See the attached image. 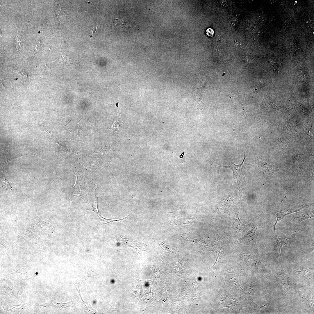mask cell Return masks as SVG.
<instances>
[{
    "label": "cell",
    "instance_id": "10",
    "mask_svg": "<svg viewBox=\"0 0 314 314\" xmlns=\"http://www.w3.org/2000/svg\"><path fill=\"white\" fill-rule=\"evenodd\" d=\"M56 13L57 17L60 22H63L65 21L66 19L65 14L60 6L58 4L56 6Z\"/></svg>",
    "mask_w": 314,
    "mask_h": 314
},
{
    "label": "cell",
    "instance_id": "6",
    "mask_svg": "<svg viewBox=\"0 0 314 314\" xmlns=\"http://www.w3.org/2000/svg\"><path fill=\"white\" fill-rule=\"evenodd\" d=\"M272 238L274 248L279 254L281 256V249L282 247L286 243L287 240L291 237H282L278 236L276 232H274L272 234Z\"/></svg>",
    "mask_w": 314,
    "mask_h": 314
},
{
    "label": "cell",
    "instance_id": "7",
    "mask_svg": "<svg viewBox=\"0 0 314 314\" xmlns=\"http://www.w3.org/2000/svg\"><path fill=\"white\" fill-rule=\"evenodd\" d=\"M169 217L170 223L174 225H179L189 223L192 222L194 220L193 218L190 217H183L170 215Z\"/></svg>",
    "mask_w": 314,
    "mask_h": 314
},
{
    "label": "cell",
    "instance_id": "15",
    "mask_svg": "<svg viewBox=\"0 0 314 314\" xmlns=\"http://www.w3.org/2000/svg\"><path fill=\"white\" fill-rule=\"evenodd\" d=\"M98 27V26L97 25L94 26L93 28H92L90 30V33H91V34H92V35L94 33L96 32L97 31Z\"/></svg>",
    "mask_w": 314,
    "mask_h": 314
},
{
    "label": "cell",
    "instance_id": "13",
    "mask_svg": "<svg viewBox=\"0 0 314 314\" xmlns=\"http://www.w3.org/2000/svg\"><path fill=\"white\" fill-rule=\"evenodd\" d=\"M206 33L208 36L210 37H212L214 35V31L212 29L208 28L206 30Z\"/></svg>",
    "mask_w": 314,
    "mask_h": 314
},
{
    "label": "cell",
    "instance_id": "4",
    "mask_svg": "<svg viewBox=\"0 0 314 314\" xmlns=\"http://www.w3.org/2000/svg\"><path fill=\"white\" fill-rule=\"evenodd\" d=\"M206 79L204 76L198 74L196 86L194 91L195 97V103L198 108L202 109L205 105L201 100V93L202 87L205 85Z\"/></svg>",
    "mask_w": 314,
    "mask_h": 314
},
{
    "label": "cell",
    "instance_id": "9",
    "mask_svg": "<svg viewBox=\"0 0 314 314\" xmlns=\"http://www.w3.org/2000/svg\"><path fill=\"white\" fill-rule=\"evenodd\" d=\"M120 243L123 246H130L133 248L137 249L140 247H141V244L139 243L134 241H129L126 239L120 236Z\"/></svg>",
    "mask_w": 314,
    "mask_h": 314
},
{
    "label": "cell",
    "instance_id": "3",
    "mask_svg": "<svg viewBox=\"0 0 314 314\" xmlns=\"http://www.w3.org/2000/svg\"><path fill=\"white\" fill-rule=\"evenodd\" d=\"M255 162L254 164H248L253 167L258 173L262 174L271 175L274 174V170L272 166L270 165L261 158L254 154Z\"/></svg>",
    "mask_w": 314,
    "mask_h": 314
},
{
    "label": "cell",
    "instance_id": "8",
    "mask_svg": "<svg viewBox=\"0 0 314 314\" xmlns=\"http://www.w3.org/2000/svg\"><path fill=\"white\" fill-rule=\"evenodd\" d=\"M314 217L313 211H308L302 212L296 214L294 217V221L296 223L298 224L302 221Z\"/></svg>",
    "mask_w": 314,
    "mask_h": 314
},
{
    "label": "cell",
    "instance_id": "17",
    "mask_svg": "<svg viewBox=\"0 0 314 314\" xmlns=\"http://www.w3.org/2000/svg\"><path fill=\"white\" fill-rule=\"evenodd\" d=\"M314 249V241H313L310 247L306 250L307 252L313 250Z\"/></svg>",
    "mask_w": 314,
    "mask_h": 314
},
{
    "label": "cell",
    "instance_id": "1",
    "mask_svg": "<svg viewBox=\"0 0 314 314\" xmlns=\"http://www.w3.org/2000/svg\"><path fill=\"white\" fill-rule=\"evenodd\" d=\"M53 231L51 224L42 221L35 215L31 226L25 231L22 236L25 239H28L35 238H41Z\"/></svg>",
    "mask_w": 314,
    "mask_h": 314
},
{
    "label": "cell",
    "instance_id": "14",
    "mask_svg": "<svg viewBox=\"0 0 314 314\" xmlns=\"http://www.w3.org/2000/svg\"><path fill=\"white\" fill-rule=\"evenodd\" d=\"M118 126V121L115 119L111 127L112 129L117 131Z\"/></svg>",
    "mask_w": 314,
    "mask_h": 314
},
{
    "label": "cell",
    "instance_id": "11",
    "mask_svg": "<svg viewBox=\"0 0 314 314\" xmlns=\"http://www.w3.org/2000/svg\"><path fill=\"white\" fill-rule=\"evenodd\" d=\"M125 24V22L121 19L116 18L112 26V27L117 29L122 27Z\"/></svg>",
    "mask_w": 314,
    "mask_h": 314
},
{
    "label": "cell",
    "instance_id": "5",
    "mask_svg": "<svg viewBox=\"0 0 314 314\" xmlns=\"http://www.w3.org/2000/svg\"><path fill=\"white\" fill-rule=\"evenodd\" d=\"M308 205H303L298 207L285 210H281L279 207H278L273 213V214L276 217V221L274 224L271 227L274 226V232H275L276 224L277 223L283 219L285 216L288 214L298 211Z\"/></svg>",
    "mask_w": 314,
    "mask_h": 314
},
{
    "label": "cell",
    "instance_id": "12",
    "mask_svg": "<svg viewBox=\"0 0 314 314\" xmlns=\"http://www.w3.org/2000/svg\"><path fill=\"white\" fill-rule=\"evenodd\" d=\"M3 178L1 179V185L2 186L4 187L6 190H7V189L9 188L12 190L13 187L10 184L8 181L6 179L5 175L3 172Z\"/></svg>",
    "mask_w": 314,
    "mask_h": 314
},
{
    "label": "cell",
    "instance_id": "2",
    "mask_svg": "<svg viewBox=\"0 0 314 314\" xmlns=\"http://www.w3.org/2000/svg\"><path fill=\"white\" fill-rule=\"evenodd\" d=\"M245 153L244 157L242 163L239 165L235 164L233 162H231L230 166L224 167L231 168L233 173L236 185L238 188L243 187V181L245 179V167L243 163L246 157Z\"/></svg>",
    "mask_w": 314,
    "mask_h": 314
},
{
    "label": "cell",
    "instance_id": "16",
    "mask_svg": "<svg viewBox=\"0 0 314 314\" xmlns=\"http://www.w3.org/2000/svg\"><path fill=\"white\" fill-rule=\"evenodd\" d=\"M220 3L222 6L224 7H226L227 6L228 3L227 1L225 0L220 1Z\"/></svg>",
    "mask_w": 314,
    "mask_h": 314
}]
</instances>
